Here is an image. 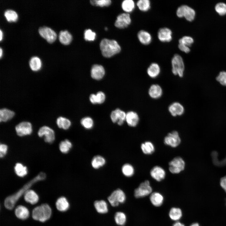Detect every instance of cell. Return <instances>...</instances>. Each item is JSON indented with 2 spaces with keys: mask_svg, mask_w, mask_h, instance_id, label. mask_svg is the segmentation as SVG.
Segmentation results:
<instances>
[{
  "mask_svg": "<svg viewBox=\"0 0 226 226\" xmlns=\"http://www.w3.org/2000/svg\"><path fill=\"white\" fill-rule=\"evenodd\" d=\"M46 175L43 172H40L37 175L25 184L15 193L7 196L4 201L5 207L9 210L12 209L15 205L21 196L35 183L45 180Z\"/></svg>",
  "mask_w": 226,
  "mask_h": 226,
  "instance_id": "6da1fadb",
  "label": "cell"
},
{
  "mask_svg": "<svg viewBox=\"0 0 226 226\" xmlns=\"http://www.w3.org/2000/svg\"><path fill=\"white\" fill-rule=\"evenodd\" d=\"M100 47L102 55L106 57H110L119 53L121 50V47L116 41L107 39L101 40Z\"/></svg>",
  "mask_w": 226,
  "mask_h": 226,
  "instance_id": "7a4b0ae2",
  "label": "cell"
},
{
  "mask_svg": "<svg viewBox=\"0 0 226 226\" xmlns=\"http://www.w3.org/2000/svg\"><path fill=\"white\" fill-rule=\"evenodd\" d=\"M51 209L47 204H43L35 207L33 210L32 217L35 220L42 222L48 220L51 216Z\"/></svg>",
  "mask_w": 226,
  "mask_h": 226,
  "instance_id": "3957f363",
  "label": "cell"
},
{
  "mask_svg": "<svg viewBox=\"0 0 226 226\" xmlns=\"http://www.w3.org/2000/svg\"><path fill=\"white\" fill-rule=\"evenodd\" d=\"M171 63L172 73L174 75L182 77L185 70V65L182 57L178 54H175L171 59Z\"/></svg>",
  "mask_w": 226,
  "mask_h": 226,
  "instance_id": "277c9868",
  "label": "cell"
},
{
  "mask_svg": "<svg viewBox=\"0 0 226 226\" xmlns=\"http://www.w3.org/2000/svg\"><path fill=\"white\" fill-rule=\"evenodd\" d=\"M176 14L179 18L184 17L188 21L191 22L195 19L196 12L191 8L187 5H183L177 8Z\"/></svg>",
  "mask_w": 226,
  "mask_h": 226,
  "instance_id": "5b68a950",
  "label": "cell"
},
{
  "mask_svg": "<svg viewBox=\"0 0 226 226\" xmlns=\"http://www.w3.org/2000/svg\"><path fill=\"white\" fill-rule=\"evenodd\" d=\"M152 192V188L149 181L145 180L141 183L138 187L135 189L134 195L136 198H141L150 195Z\"/></svg>",
  "mask_w": 226,
  "mask_h": 226,
  "instance_id": "8992f818",
  "label": "cell"
},
{
  "mask_svg": "<svg viewBox=\"0 0 226 226\" xmlns=\"http://www.w3.org/2000/svg\"><path fill=\"white\" fill-rule=\"evenodd\" d=\"M126 199L125 193L119 189L113 191L108 198L109 202L113 207L117 206L120 203H124Z\"/></svg>",
  "mask_w": 226,
  "mask_h": 226,
  "instance_id": "52a82bcc",
  "label": "cell"
},
{
  "mask_svg": "<svg viewBox=\"0 0 226 226\" xmlns=\"http://www.w3.org/2000/svg\"><path fill=\"white\" fill-rule=\"evenodd\" d=\"M170 171L173 174H178L185 169V164L184 161L180 157L174 158L169 164Z\"/></svg>",
  "mask_w": 226,
  "mask_h": 226,
  "instance_id": "ba28073f",
  "label": "cell"
},
{
  "mask_svg": "<svg viewBox=\"0 0 226 226\" xmlns=\"http://www.w3.org/2000/svg\"><path fill=\"white\" fill-rule=\"evenodd\" d=\"M38 135L40 137H44L45 141L48 143L53 142L55 138L54 131L47 126H43L39 129Z\"/></svg>",
  "mask_w": 226,
  "mask_h": 226,
  "instance_id": "9c48e42d",
  "label": "cell"
},
{
  "mask_svg": "<svg viewBox=\"0 0 226 226\" xmlns=\"http://www.w3.org/2000/svg\"><path fill=\"white\" fill-rule=\"evenodd\" d=\"M15 129L18 135L20 137L30 135L32 132L31 123L28 121H22L17 125Z\"/></svg>",
  "mask_w": 226,
  "mask_h": 226,
  "instance_id": "30bf717a",
  "label": "cell"
},
{
  "mask_svg": "<svg viewBox=\"0 0 226 226\" xmlns=\"http://www.w3.org/2000/svg\"><path fill=\"white\" fill-rule=\"evenodd\" d=\"M181 142L178 132L175 131L169 133L164 139V143L173 148L178 146Z\"/></svg>",
  "mask_w": 226,
  "mask_h": 226,
  "instance_id": "8fae6325",
  "label": "cell"
},
{
  "mask_svg": "<svg viewBox=\"0 0 226 226\" xmlns=\"http://www.w3.org/2000/svg\"><path fill=\"white\" fill-rule=\"evenodd\" d=\"M38 31L40 35L49 43H52L56 38L57 35L56 33L49 27H40Z\"/></svg>",
  "mask_w": 226,
  "mask_h": 226,
  "instance_id": "7c38bea8",
  "label": "cell"
},
{
  "mask_svg": "<svg viewBox=\"0 0 226 226\" xmlns=\"http://www.w3.org/2000/svg\"><path fill=\"white\" fill-rule=\"evenodd\" d=\"M131 22L130 14L128 13H122L117 16L115 25L119 28L124 29L127 27Z\"/></svg>",
  "mask_w": 226,
  "mask_h": 226,
  "instance_id": "4fadbf2b",
  "label": "cell"
},
{
  "mask_svg": "<svg viewBox=\"0 0 226 226\" xmlns=\"http://www.w3.org/2000/svg\"><path fill=\"white\" fill-rule=\"evenodd\" d=\"M126 113L119 109L113 111L110 114V117L114 123L117 122L119 125H122L126 120Z\"/></svg>",
  "mask_w": 226,
  "mask_h": 226,
  "instance_id": "5bb4252c",
  "label": "cell"
},
{
  "mask_svg": "<svg viewBox=\"0 0 226 226\" xmlns=\"http://www.w3.org/2000/svg\"><path fill=\"white\" fill-rule=\"evenodd\" d=\"M159 40L163 42H169L172 39V32L171 30L167 27L160 28L157 34Z\"/></svg>",
  "mask_w": 226,
  "mask_h": 226,
  "instance_id": "9a60e30c",
  "label": "cell"
},
{
  "mask_svg": "<svg viewBox=\"0 0 226 226\" xmlns=\"http://www.w3.org/2000/svg\"><path fill=\"white\" fill-rule=\"evenodd\" d=\"M150 174L152 178L155 180L160 181L165 178L166 172L164 169L160 166H156L151 170Z\"/></svg>",
  "mask_w": 226,
  "mask_h": 226,
  "instance_id": "2e32d148",
  "label": "cell"
},
{
  "mask_svg": "<svg viewBox=\"0 0 226 226\" xmlns=\"http://www.w3.org/2000/svg\"><path fill=\"white\" fill-rule=\"evenodd\" d=\"M168 110L172 116H176L183 114L184 112V108L180 103L175 102L169 106Z\"/></svg>",
  "mask_w": 226,
  "mask_h": 226,
  "instance_id": "e0dca14e",
  "label": "cell"
},
{
  "mask_svg": "<svg viewBox=\"0 0 226 226\" xmlns=\"http://www.w3.org/2000/svg\"><path fill=\"white\" fill-rule=\"evenodd\" d=\"M105 74L104 67L101 65L95 64L93 66L91 70L92 78L96 80L102 79Z\"/></svg>",
  "mask_w": 226,
  "mask_h": 226,
  "instance_id": "ac0fdd59",
  "label": "cell"
},
{
  "mask_svg": "<svg viewBox=\"0 0 226 226\" xmlns=\"http://www.w3.org/2000/svg\"><path fill=\"white\" fill-rule=\"evenodd\" d=\"M128 126L134 127L139 123V118L138 114L134 111H129L126 113V120Z\"/></svg>",
  "mask_w": 226,
  "mask_h": 226,
  "instance_id": "d6986e66",
  "label": "cell"
},
{
  "mask_svg": "<svg viewBox=\"0 0 226 226\" xmlns=\"http://www.w3.org/2000/svg\"><path fill=\"white\" fill-rule=\"evenodd\" d=\"M149 199L151 204L154 206L159 207L161 206L164 201L163 196L158 192H152L150 195Z\"/></svg>",
  "mask_w": 226,
  "mask_h": 226,
  "instance_id": "ffe728a7",
  "label": "cell"
},
{
  "mask_svg": "<svg viewBox=\"0 0 226 226\" xmlns=\"http://www.w3.org/2000/svg\"><path fill=\"white\" fill-rule=\"evenodd\" d=\"M137 36L139 42L144 45H149L152 40V37L150 34L144 30H140L138 32Z\"/></svg>",
  "mask_w": 226,
  "mask_h": 226,
  "instance_id": "44dd1931",
  "label": "cell"
},
{
  "mask_svg": "<svg viewBox=\"0 0 226 226\" xmlns=\"http://www.w3.org/2000/svg\"><path fill=\"white\" fill-rule=\"evenodd\" d=\"M148 93L149 96L153 99H158L162 95L163 90L161 86L158 84H153L149 87Z\"/></svg>",
  "mask_w": 226,
  "mask_h": 226,
  "instance_id": "7402d4cb",
  "label": "cell"
},
{
  "mask_svg": "<svg viewBox=\"0 0 226 226\" xmlns=\"http://www.w3.org/2000/svg\"><path fill=\"white\" fill-rule=\"evenodd\" d=\"M25 201L32 204L37 203L39 200V196L36 193L32 190L29 189L24 194Z\"/></svg>",
  "mask_w": 226,
  "mask_h": 226,
  "instance_id": "603a6c76",
  "label": "cell"
},
{
  "mask_svg": "<svg viewBox=\"0 0 226 226\" xmlns=\"http://www.w3.org/2000/svg\"><path fill=\"white\" fill-rule=\"evenodd\" d=\"M15 213L17 218L22 220L26 219L29 216V212L28 209L22 205H19L16 208Z\"/></svg>",
  "mask_w": 226,
  "mask_h": 226,
  "instance_id": "cb8c5ba5",
  "label": "cell"
},
{
  "mask_svg": "<svg viewBox=\"0 0 226 226\" xmlns=\"http://www.w3.org/2000/svg\"><path fill=\"white\" fill-rule=\"evenodd\" d=\"M160 71V67L158 64L152 63L148 68L147 73L150 78H155L159 75Z\"/></svg>",
  "mask_w": 226,
  "mask_h": 226,
  "instance_id": "d4e9b609",
  "label": "cell"
},
{
  "mask_svg": "<svg viewBox=\"0 0 226 226\" xmlns=\"http://www.w3.org/2000/svg\"><path fill=\"white\" fill-rule=\"evenodd\" d=\"M15 113L13 111L6 108L0 110V121L6 122L12 119L14 116Z\"/></svg>",
  "mask_w": 226,
  "mask_h": 226,
  "instance_id": "484cf974",
  "label": "cell"
},
{
  "mask_svg": "<svg viewBox=\"0 0 226 226\" xmlns=\"http://www.w3.org/2000/svg\"><path fill=\"white\" fill-rule=\"evenodd\" d=\"M183 215L182 210L179 207H174L171 208L169 213L170 218L175 222L179 221Z\"/></svg>",
  "mask_w": 226,
  "mask_h": 226,
  "instance_id": "4316f807",
  "label": "cell"
},
{
  "mask_svg": "<svg viewBox=\"0 0 226 226\" xmlns=\"http://www.w3.org/2000/svg\"><path fill=\"white\" fill-rule=\"evenodd\" d=\"M56 205L57 209L61 212L67 211L70 206L68 200L64 196L61 197L57 199Z\"/></svg>",
  "mask_w": 226,
  "mask_h": 226,
  "instance_id": "83f0119b",
  "label": "cell"
},
{
  "mask_svg": "<svg viewBox=\"0 0 226 226\" xmlns=\"http://www.w3.org/2000/svg\"><path fill=\"white\" fill-rule=\"evenodd\" d=\"M60 41L65 45L69 44L72 40L71 34L67 30L61 31L59 35Z\"/></svg>",
  "mask_w": 226,
  "mask_h": 226,
  "instance_id": "f1b7e54d",
  "label": "cell"
},
{
  "mask_svg": "<svg viewBox=\"0 0 226 226\" xmlns=\"http://www.w3.org/2000/svg\"><path fill=\"white\" fill-rule=\"evenodd\" d=\"M94 205L96 210L99 213H105L108 211L107 204L104 200L96 201Z\"/></svg>",
  "mask_w": 226,
  "mask_h": 226,
  "instance_id": "f546056e",
  "label": "cell"
},
{
  "mask_svg": "<svg viewBox=\"0 0 226 226\" xmlns=\"http://www.w3.org/2000/svg\"><path fill=\"white\" fill-rule=\"evenodd\" d=\"M29 63L31 69L34 71H37L40 70L42 66L40 59L36 56H33L30 58Z\"/></svg>",
  "mask_w": 226,
  "mask_h": 226,
  "instance_id": "4dcf8cb0",
  "label": "cell"
},
{
  "mask_svg": "<svg viewBox=\"0 0 226 226\" xmlns=\"http://www.w3.org/2000/svg\"><path fill=\"white\" fill-rule=\"evenodd\" d=\"M141 148L143 152L145 154H151L155 150L153 144L150 141H146L143 143L141 144Z\"/></svg>",
  "mask_w": 226,
  "mask_h": 226,
  "instance_id": "1f68e13d",
  "label": "cell"
},
{
  "mask_svg": "<svg viewBox=\"0 0 226 226\" xmlns=\"http://www.w3.org/2000/svg\"><path fill=\"white\" fill-rule=\"evenodd\" d=\"M56 123L58 127L64 130H67L70 126L71 122L68 119L62 116H60L56 120Z\"/></svg>",
  "mask_w": 226,
  "mask_h": 226,
  "instance_id": "d6a6232c",
  "label": "cell"
},
{
  "mask_svg": "<svg viewBox=\"0 0 226 226\" xmlns=\"http://www.w3.org/2000/svg\"><path fill=\"white\" fill-rule=\"evenodd\" d=\"M14 170L17 175L20 177H24L28 173L27 167L20 163H18L15 164L14 167Z\"/></svg>",
  "mask_w": 226,
  "mask_h": 226,
  "instance_id": "836d02e7",
  "label": "cell"
},
{
  "mask_svg": "<svg viewBox=\"0 0 226 226\" xmlns=\"http://www.w3.org/2000/svg\"><path fill=\"white\" fill-rule=\"evenodd\" d=\"M105 163V160L101 156L97 155L94 156L91 161L92 167L95 169H99L103 166Z\"/></svg>",
  "mask_w": 226,
  "mask_h": 226,
  "instance_id": "e575fe53",
  "label": "cell"
},
{
  "mask_svg": "<svg viewBox=\"0 0 226 226\" xmlns=\"http://www.w3.org/2000/svg\"><path fill=\"white\" fill-rule=\"evenodd\" d=\"M72 146L71 142L68 139L62 141L59 145V148L62 153H66L68 152Z\"/></svg>",
  "mask_w": 226,
  "mask_h": 226,
  "instance_id": "d590c367",
  "label": "cell"
},
{
  "mask_svg": "<svg viewBox=\"0 0 226 226\" xmlns=\"http://www.w3.org/2000/svg\"><path fill=\"white\" fill-rule=\"evenodd\" d=\"M137 5L141 11L145 12L151 8V3L149 0H139L137 3Z\"/></svg>",
  "mask_w": 226,
  "mask_h": 226,
  "instance_id": "8d00e7d4",
  "label": "cell"
},
{
  "mask_svg": "<svg viewBox=\"0 0 226 226\" xmlns=\"http://www.w3.org/2000/svg\"><path fill=\"white\" fill-rule=\"evenodd\" d=\"M122 9L127 13L132 12L135 7V4L132 0H125L121 4Z\"/></svg>",
  "mask_w": 226,
  "mask_h": 226,
  "instance_id": "74e56055",
  "label": "cell"
},
{
  "mask_svg": "<svg viewBox=\"0 0 226 226\" xmlns=\"http://www.w3.org/2000/svg\"><path fill=\"white\" fill-rule=\"evenodd\" d=\"M116 223L121 226H123L125 224L126 221V217L124 213L118 212L116 213L114 217Z\"/></svg>",
  "mask_w": 226,
  "mask_h": 226,
  "instance_id": "f35d334b",
  "label": "cell"
},
{
  "mask_svg": "<svg viewBox=\"0 0 226 226\" xmlns=\"http://www.w3.org/2000/svg\"><path fill=\"white\" fill-rule=\"evenodd\" d=\"M121 170L123 174L127 177L132 176L134 173V167L129 164H126L123 165L122 167Z\"/></svg>",
  "mask_w": 226,
  "mask_h": 226,
  "instance_id": "ab89813d",
  "label": "cell"
},
{
  "mask_svg": "<svg viewBox=\"0 0 226 226\" xmlns=\"http://www.w3.org/2000/svg\"><path fill=\"white\" fill-rule=\"evenodd\" d=\"M4 15L7 21L9 22H15L18 19L17 13L12 9L6 10L4 12Z\"/></svg>",
  "mask_w": 226,
  "mask_h": 226,
  "instance_id": "60d3db41",
  "label": "cell"
},
{
  "mask_svg": "<svg viewBox=\"0 0 226 226\" xmlns=\"http://www.w3.org/2000/svg\"><path fill=\"white\" fill-rule=\"evenodd\" d=\"M81 123L84 128L88 129L92 128L94 125L93 120L89 117L83 118L81 121Z\"/></svg>",
  "mask_w": 226,
  "mask_h": 226,
  "instance_id": "b9f144b4",
  "label": "cell"
},
{
  "mask_svg": "<svg viewBox=\"0 0 226 226\" xmlns=\"http://www.w3.org/2000/svg\"><path fill=\"white\" fill-rule=\"evenodd\" d=\"M216 11L220 15L223 16L226 14V4L220 2L217 4L215 7Z\"/></svg>",
  "mask_w": 226,
  "mask_h": 226,
  "instance_id": "7bdbcfd3",
  "label": "cell"
},
{
  "mask_svg": "<svg viewBox=\"0 0 226 226\" xmlns=\"http://www.w3.org/2000/svg\"><path fill=\"white\" fill-rule=\"evenodd\" d=\"M179 44H181L185 46L190 47L194 42L193 38L189 36H185L179 39Z\"/></svg>",
  "mask_w": 226,
  "mask_h": 226,
  "instance_id": "ee69618b",
  "label": "cell"
},
{
  "mask_svg": "<svg viewBox=\"0 0 226 226\" xmlns=\"http://www.w3.org/2000/svg\"><path fill=\"white\" fill-rule=\"evenodd\" d=\"M90 2L93 5L103 7L110 5L111 1L110 0H92L90 1Z\"/></svg>",
  "mask_w": 226,
  "mask_h": 226,
  "instance_id": "f6af8a7d",
  "label": "cell"
},
{
  "mask_svg": "<svg viewBox=\"0 0 226 226\" xmlns=\"http://www.w3.org/2000/svg\"><path fill=\"white\" fill-rule=\"evenodd\" d=\"M96 34L90 29L86 30L84 33V38L87 41H93L95 37Z\"/></svg>",
  "mask_w": 226,
  "mask_h": 226,
  "instance_id": "bcb514c9",
  "label": "cell"
},
{
  "mask_svg": "<svg viewBox=\"0 0 226 226\" xmlns=\"http://www.w3.org/2000/svg\"><path fill=\"white\" fill-rule=\"evenodd\" d=\"M216 80L221 85L226 86V72L222 71L220 72L216 77Z\"/></svg>",
  "mask_w": 226,
  "mask_h": 226,
  "instance_id": "7dc6e473",
  "label": "cell"
},
{
  "mask_svg": "<svg viewBox=\"0 0 226 226\" xmlns=\"http://www.w3.org/2000/svg\"><path fill=\"white\" fill-rule=\"evenodd\" d=\"M97 104H101L105 101V94L101 91L98 92L96 94Z\"/></svg>",
  "mask_w": 226,
  "mask_h": 226,
  "instance_id": "c3c4849f",
  "label": "cell"
},
{
  "mask_svg": "<svg viewBox=\"0 0 226 226\" xmlns=\"http://www.w3.org/2000/svg\"><path fill=\"white\" fill-rule=\"evenodd\" d=\"M8 149V146L4 144L1 143L0 145V157H3L7 154Z\"/></svg>",
  "mask_w": 226,
  "mask_h": 226,
  "instance_id": "681fc988",
  "label": "cell"
},
{
  "mask_svg": "<svg viewBox=\"0 0 226 226\" xmlns=\"http://www.w3.org/2000/svg\"><path fill=\"white\" fill-rule=\"evenodd\" d=\"M178 48L181 51L186 53H188L190 51V47L181 44H179Z\"/></svg>",
  "mask_w": 226,
  "mask_h": 226,
  "instance_id": "f907efd6",
  "label": "cell"
},
{
  "mask_svg": "<svg viewBox=\"0 0 226 226\" xmlns=\"http://www.w3.org/2000/svg\"><path fill=\"white\" fill-rule=\"evenodd\" d=\"M220 185L226 193V176L221 178L220 181Z\"/></svg>",
  "mask_w": 226,
  "mask_h": 226,
  "instance_id": "816d5d0a",
  "label": "cell"
},
{
  "mask_svg": "<svg viewBox=\"0 0 226 226\" xmlns=\"http://www.w3.org/2000/svg\"><path fill=\"white\" fill-rule=\"evenodd\" d=\"M89 100L92 104H97L96 94H91L89 97Z\"/></svg>",
  "mask_w": 226,
  "mask_h": 226,
  "instance_id": "f5cc1de1",
  "label": "cell"
},
{
  "mask_svg": "<svg viewBox=\"0 0 226 226\" xmlns=\"http://www.w3.org/2000/svg\"><path fill=\"white\" fill-rule=\"evenodd\" d=\"M172 226H185V225L180 222L177 221L175 222Z\"/></svg>",
  "mask_w": 226,
  "mask_h": 226,
  "instance_id": "db71d44e",
  "label": "cell"
},
{
  "mask_svg": "<svg viewBox=\"0 0 226 226\" xmlns=\"http://www.w3.org/2000/svg\"><path fill=\"white\" fill-rule=\"evenodd\" d=\"M189 226H200L199 223H194L191 224Z\"/></svg>",
  "mask_w": 226,
  "mask_h": 226,
  "instance_id": "11a10c76",
  "label": "cell"
},
{
  "mask_svg": "<svg viewBox=\"0 0 226 226\" xmlns=\"http://www.w3.org/2000/svg\"><path fill=\"white\" fill-rule=\"evenodd\" d=\"M0 40H1L2 39V37H3V35H3V33H2V31L1 30H0Z\"/></svg>",
  "mask_w": 226,
  "mask_h": 226,
  "instance_id": "9f6ffc18",
  "label": "cell"
},
{
  "mask_svg": "<svg viewBox=\"0 0 226 226\" xmlns=\"http://www.w3.org/2000/svg\"><path fill=\"white\" fill-rule=\"evenodd\" d=\"M2 52H3V51H2V48H1H1H0V56L1 57V56H2Z\"/></svg>",
  "mask_w": 226,
  "mask_h": 226,
  "instance_id": "6f0895ef",
  "label": "cell"
},
{
  "mask_svg": "<svg viewBox=\"0 0 226 226\" xmlns=\"http://www.w3.org/2000/svg\"><path fill=\"white\" fill-rule=\"evenodd\" d=\"M105 30H107V27H105Z\"/></svg>",
  "mask_w": 226,
  "mask_h": 226,
  "instance_id": "680465c9",
  "label": "cell"
}]
</instances>
